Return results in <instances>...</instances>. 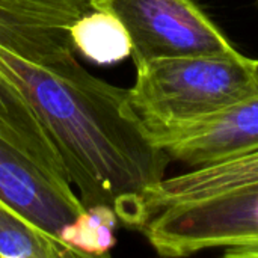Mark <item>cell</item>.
Instances as JSON below:
<instances>
[{
    "mask_svg": "<svg viewBox=\"0 0 258 258\" xmlns=\"http://www.w3.org/2000/svg\"><path fill=\"white\" fill-rule=\"evenodd\" d=\"M0 136L30 156L59 184L73 187L50 133L29 103L0 73Z\"/></svg>",
    "mask_w": 258,
    "mask_h": 258,
    "instance_id": "ba28073f",
    "label": "cell"
},
{
    "mask_svg": "<svg viewBox=\"0 0 258 258\" xmlns=\"http://www.w3.org/2000/svg\"><path fill=\"white\" fill-rule=\"evenodd\" d=\"M257 2H258V0H257Z\"/></svg>",
    "mask_w": 258,
    "mask_h": 258,
    "instance_id": "7c38bea8",
    "label": "cell"
},
{
    "mask_svg": "<svg viewBox=\"0 0 258 258\" xmlns=\"http://www.w3.org/2000/svg\"><path fill=\"white\" fill-rule=\"evenodd\" d=\"M91 9L89 0H0V73L50 133L82 204H107L139 231L144 197L171 157L145 133L128 89L79 62L70 27Z\"/></svg>",
    "mask_w": 258,
    "mask_h": 258,
    "instance_id": "6da1fadb",
    "label": "cell"
},
{
    "mask_svg": "<svg viewBox=\"0 0 258 258\" xmlns=\"http://www.w3.org/2000/svg\"><path fill=\"white\" fill-rule=\"evenodd\" d=\"M192 233L203 249L258 258V181L197 201Z\"/></svg>",
    "mask_w": 258,
    "mask_h": 258,
    "instance_id": "5b68a950",
    "label": "cell"
},
{
    "mask_svg": "<svg viewBox=\"0 0 258 258\" xmlns=\"http://www.w3.org/2000/svg\"><path fill=\"white\" fill-rule=\"evenodd\" d=\"M0 200L57 239L60 228L85 210L73 187L59 184L3 136H0Z\"/></svg>",
    "mask_w": 258,
    "mask_h": 258,
    "instance_id": "277c9868",
    "label": "cell"
},
{
    "mask_svg": "<svg viewBox=\"0 0 258 258\" xmlns=\"http://www.w3.org/2000/svg\"><path fill=\"white\" fill-rule=\"evenodd\" d=\"M119 219L107 204L85 207L59 231V239L79 257H106L116 245L115 230Z\"/></svg>",
    "mask_w": 258,
    "mask_h": 258,
    "instance_id": "8fae6325",
    "label": "cell"
},
{
    "mask_svg": "<svg viewBox=\"0 0 258 258\" xmlns=\"http://www.w3.org/2000/svg\"><path fill=\"white\" fill-rule=\"evenodd\" d=\"M257 181L258 151L222 163L194 168L175 177H165L144 197L142 225L151 213L162 207L212 197Z\"/></svg>",
    "mask_w": 258,
    "mask_h": 258,
    "instance_id": "52a82bcc",
    "label": "cell"
},
{
    "mask_svg": "<svg viewBox=\"0 0 258 258\" xmlns=\"http://www.w3.org/2000/svg\"><path fill=\"white\" fill-rule=\"evenodd\" d=\"M113 14L132 41L135 65L171 56L240 53L195 0H89Z\"/></svg>",
    "mask_w": 258,
    "mask_h": 258,
    "instance_id": "3957f363",
    "label": "cell"
},
{
    "mask_svg": "<svg viewBox=\"0 0 258 258\" xmlns=\"http://www.w3.org/2000/svg\"><path fill=\"white\" fill-rule=\"evenodd\" d=\"M171 160L190 169L233 160L258 151L257 91L227 112L165 150Z\"/></svg>",
    "mask_w": 258,
    "mask_h": 258,
    "instance_id": "8992f818",
    "label": "cell"
},
{
    "mask_svg": "<svg viewBox=\"0 0 258 258\" xmlns=\"http://www.w3.org/2000/svg\"><path fill=\"white\" fill-rule=\"evenodd\" d=\"M63 257L79 255L0 200V258Z\"/></svg>",
    "mask_w": 258,
    "mask_h": 258,
    "instance_id": "30bf717a",
    "label": "cell"
},
{
    "mask_svg": "<svg viewBox=\"0 0 258 258\" xmlns=\"http://www.w3.org/2000/svg\"><path fill=\"white\" fill-rule=\"evenodd\" d=\"M76 51L100 65H112L132 56V41L124 24L110 12L91 9L70 27Z\"/></svg>",
    "mask_w": 258,
    "mask_h": 258,
    "instance_id": "9c48e42d",
    "label": "cell"
},
{
    "mask_svg": "<svg viewBox=\"0 0 258 258\" xmlns=\"http://www.w3.org/2000/svg\"><path fill=\"white\" fill-rule=\"evenodd\" d=\"M257 67L242 51L151 59L136 65L128 100L153 144L166 150L252 95Z\"/></svg>",
    "mask_w": 258,
    "mask_h": 258,
    "instance_id": "7a4b0ae2",
    "label": "cell"
}]
</instances>
